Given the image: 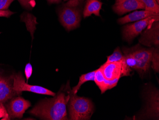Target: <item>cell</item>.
Masks as SVG:
<instances>
[{
	"label": "cell",
	"mask_w": 159,
	"mask_h": 120,
	"mask_svg": "<svg viewBox=\"0 0 159 120\" xmlns=\"http://www.w3.org/2000/svg\"><path fill=\"white\" fill-rule=\"evenodd\" d=\"M10 116L2 103H0V118L2 120H9Z\"/></svg>",
	"instance_id": "44dd1931"
},
{
	"label": "cell",
	"mask_w": 159,
	"mask_h": 120,
	"mask_svg": "<svg viewBox=\"0 0 159 120\" xmlns=\"http://www.w3.org/2000/svg\"><path fill=\"white\" fill-rule=\"evenodd\" d=\"M60 23L66 30H74L80 26L81 21V10L77 7L64 5L59 12Z\"/></svg>",
	"instance_id": "5b68a950"
},
{
	"label": "cell",
	"mask_w": 159,
	"mask_h": 120,
	"mask_svg": "<svg viewBox=\"0 0 159 120\" xmlns=\"http://www.w3.org/2000/svg\"><path fill=\"white\" fill-rule=\"evenodd\" d=\"M33 73V68L32 65L30 63H28L26 65L25 68V74L26 78L27 79V82H28L29 79L32 76Z\"/></svg>",
	"instance_id": "603a6c76"
},
{
	"label": "cell",
	"mask_w": 159,
	"mask_h": 120,
	"mask_svg": "<svg viewBox=\"0 0 159 120\" xmlns=\"http://www.w3.org/2000/svg\"><path fill=\"white\" fill-rule=\"evenodd\" d=\"M139 41L145 46L159 47V21L151 23L141 33Z\"/></svg>",
	"instance_id": "9c48e42d"
},
{
	"label": "cell",
	"mask_w": 159,
	"mask_h": 120,
	"mask_svg": "<svg viewBox=\"0 0 159 120\" xmlns=\"http://www.w3.org/2000/svg\"><path fill=\"white\" fill-rule=\"evenodd\" d=\"M95 72V70L86 73V74H83L81 77H80L78 83L76 86L73 88V90L71 91L72 93L75 94H76L81 88V86L85 82L89 81H94Z\"/></svg>",
	"instance_id": "9a60e30c"
},
{
	"label": "cell",
	"mask_w": 159,
	"mask_h": 120,
	"mask_svg": "<svg viewBox=\"0 0 159 120\" xmlns=\"http://www.w3.org/2000/svg\"><path fill=\"white\" fill-rule=\"evenodd\" d=\"M105 78L108 80L120 79L124 76L130 75L131 69L127 66L124 59L119 62L105 63L100 67Z\"/></svg>",
	"instance_id": "52a82bcc"
},
{
	"label": "cell",
	"mask_w": 159,
	"mask_h": 120,
	"mask_svg": "<svg viewBox=\"0 0 159 120\" xmlns=\"http://www.w3.org/2000/svg\"><path fill=\"white\" fill-rule=\"evenodd\" d=\"M69 109L70 120H87L91 119L94 108L89 98L78 96L70 91Z\"/></svg>",
	"instance_id": "7a4b0ae2"
},
{
	"label": "cell",
	"mask_w": 159,
	"mask_h": 120,
	"mask_svg": "<svg viewBox=\"0 0 159 120\" xmlns=\"http://www.w3.org/2000/svg\"><path fill=\"white\" fill-rule=\"evenodd\" d=\"M24 7L31 9L35 5V0H18Z\"/></svg>",
	"instance_id": "ffe728a7"
},
{
	"label": "cell",
	"mask_w": 159,
	"mask_h": 120,
	"mask_svg": "<svg viewBox=\"0 0 159 120\" xmlns=\"http://www.w3.org/2000/svg\"><path fill=\"white\" fill-rule=\"evenodd\" d=\"M14 0H0V10H8L11 2Z\"/></svg>",
	"instance_id": "7402d4cb"
},
{
	"label": "cell",
	"mask_w": 159,
	"mask_h": 120,
	"mask_svg": "<svg viewBox=\"0 0 159 120\" xmlns=\"http://www.w3.org/2000/svg\"><path fill=\"white\" fill-rule=\"evenodd\" d=\"M151 63L152 67L157 73L159 72V47H152Z\"/></svg>",
	"instance_id": "e0dca14e"
},
{
	"label": "cell",
	"mask_w": 159,
	"mask_h": 120,
	"mask_svg": "<svg viewBox=\"0 0 159 120\" xmlns=\"http://www.w3.org/2000/svg\"><path fill=\"white\" fill-rule=\"evenodd\" d=\"M157 13H154L148 11H137L134 12L129 15L120 18L118 20V23L120 25H124L130 22L138 21L141 20L151 16H159Z\"/></svg>",
	"instance_id": "4fadbf2b"
},
{
	"label": "cell",
	"mask_w": 159,
	"mask_h": 120,
	"mask_svg": "<svg viewBox=\"0 0 159 120\" xmlns=\"http://www.w3.org/2000/svg\"><path fill=\"white\" fill-rule=\"evenodd\" d=\"M84 1V0H69L65 5L70 7H77Z\"/></svg>",
	"instance_id": "cb8c5ba5"
},
{
	"label": "cell",
	"mask_w": 159,
	"mask_h": 120,
	"mask_svg": "<svg viewBox=\"0 0 159 120\" xmlns=\"http://www.w3.org/2000/svg\"><path fill=\"white\" fill-rule=\"evenodd\" d=\"M145 6V10L159 15V5L156 0H141Z\"/></svg>",
	"instance_id": "2e32d148"
},
{
	"label": "cell",
	"mask_w": 159,
	"mask_h": 120,
	"mask_svg": "<svg viewBox=\"0 0 159 120\" xmlns=\"http://www.w3.org/2000/svg\"><path fill=\"white\" fill-rule=\"evenodd\" d=\"M47 2L50 4H52V3H59L61 2V0H47Z\"/></svg>",
	"instance_id": "d4e9b609"
},
{
	"label": "cell",
	"mask_w": 159,
	"mask_h": 120,
	"mask_svg": "<svg viewBox=\"0 0 159 120\" xmlns=\"http://www.w3.org/2000/svg\"><path fill=\"white\" fill-rule=\"evenodd\" d=\"M11 78L13 80V89L18 95L23 91H27L36 94L55 96V93L45 88L29 85L25 82V79L20 74H14L11 76Z\"/></svg>",
	"instance_id": "ba28073f"
},
{
	"label": "cell",
	"mask_w": 159,
	"mask_h": 120,
	"mask_svg": "<svg viewBox=\"0 0 159 120\" xmlns=\"http://www.w3.org/2000/svg\"><path fill=\"white\" fill-rule=\"evenodd\" d=\"M31 105V103L28 101L18 97L13 98L7 105V112L11 118H21Z\"/></svg>",
	"instance_id": "30bf717a"
},
{
	"label": "cell",
	"mask_w": 159,
	"mask_h": 120,
	"mask_svg": "<svg viewBox=\"0 0 159 120\" xmlns=\"http://www.w3.org/2000/svg\"><path fill=\"white\" fill-rule=\"evenodd\" d=\"M156 2H157V3H158V4H159V0H156Z\"/></svg>",
	"instance_id": "484cf974"
},
{
	"label": "cell",
	"mask_w": 159,
	"mask_h": 120,
	"mask_svg": "<svg viewBox=\"0 0 159 120\" xmlns=\"http://www.w3.org/2000/svg\"><path fill=\"white\" fill-rule=\"evenodd\" d=\"M102 5V2L99 0H87L83 12L84 18L90 17L93 14L100 17V10Z\"/></svg>",
	"instance_id": "5bb4252c"
},
{
	"label": "cell",
	"mask_w": 159,
	"mask_h": 120,
	"mask_svg": "<svg viewBox=\"0 0 159 120\" xmlns=\"http://www.w3.org/2000/svg\"><path fill=\"white\" fill-rule=\"evenodd\" d=\"M105 79H106L105 78L101 68H100L95 70L94 81L100 89L102 87Z\"/></svg>",
	"instance_id": "d6986e66"
},
{
	"label": "cell",
	"mask_w": 159,
	"mask_h": 120,
	"mask_svg": "<svg viewBox=\"0 0 159 120\" xmlns=\"http://www.w3.org/2000/svg\"><path fill=\"white\" fill-rule=\"evenodd\" d=\"M124 59V54L120 50L119 47H117L114 50L112 54L107 57V61L105 63L116 62L122 60Z\"/></svg>",
	"instance_id": "ac0fdd59"
},
{
	"label": "cell",
	"mask_w": 159,
	"mask_h": 120,
	"mask_svg": "<svg viewBox=\"0 0 159 120\" xmlns=\"http://www.w3.org/2000/svg\"><path fill=\"white\" fill-rule=\"evenodd\" d=\"M146 105L137 119H159V90L153 87H148L144 92Z\"/></svg>",
	"instance_id": "277c9868"
},
{
	"label": "cell",
	"mask_w": 159,
	"mask_h": 120,
	"mask_svg": "<svg viewBox=\"0 0 159 120\" xmlns=\"http://www.w3.org/2000/svg\"><path fill=\"white\" fill-rule=\"evenodd\" d=\"M18 94L10 79L0 76V103H4Z\"/></svg>",
	"instance_id": "7c38bea8"
},
{
	"label": "cell",
	"mask_w": 159,
	"mask_h": 120,
	"mask_svg": "<svg viewBox=\"0 0 159 120\" xmlns=\"http://www.w3.org/2000/svg\"><path fill=\"white\" fill-rule=\"evenodd\" d=\"M122 49L132 55L135 59L137 63L135 70L141 77H143L149 71L151 67L152 47L145 48L137 45L130 48L123 47Z\"/></svg>",
	"instance_id": "3957f363"
},
{
	"label": "cell",
	"mask_w": 159,
	"mask_h": 120,
	"mask_svg": "<svg viewBox=\"0 0 159 120\" xmlns=\"http://www.w3.org/2000/svg\"><path fill=\"white\" fill-rule=\"evenodd\" d=\"M156 21H159V15L151 16L136 21L133 24H127L123 28V38L129 43H131L136 37L141 34L151 23Z\"/></svg>",
	"instance_id": "8992f818"
},
{
	"label": "cell",
	"mask_w": 159,
	"mask_h": 120,
	"mask_svg": "<svg viewBox=\"0 0 159 120\" xmlns=\"http://www.w3.org/2000/svg\"><path fill=\"white\" fill-rule=\"evenodd\" d=\"M113 10L119 15L138 9H145V6L141 0H116L112 7Z\"/></svg>",
	"instance_id": "8fae6325"
},
{
	"label": "cell",
	"mask_w": 159,
	"mask_h": 120,
	"mask_svg": "<svg viewBox=\"0 0 159 120\" xmlns=\"http://www.w3.org/2000/svg\"><path fill=\"white\" fill-rule=\"evenodd\" d=\"M69 100L70 93L68 95L59 93L53 98H45L40 102L30 113L44 120H67L66 106Z\"/></svg>",
	"instance_id": "6da1fadb"
},
{
	"label": "cell",
	"mask_w": 159,
	"mask_h": 120,
	"mask_svg": "<svg viewBox=\"0 0 159 120\" xmlns=\"http://www.w3.org/2000/svg\"><path fill=\"white\" fill-rule=\"evenodd\" d=\"M64 1H67L68 0H64Z\"/></svg>",
	"instance_id": "4316f807"
}]
</instances>
